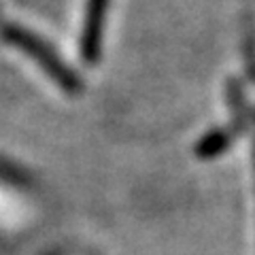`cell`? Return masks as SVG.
Returning <instances> with one entry per match:
<instances>
[{
    "label": "cell",
    "mask_w": 255,
    "mask_h": 255,
    "mask_svg": "<svg viewBox=\"0 0 255 255\" xmlns=\"http://www.w3.org/2000/svg\"><path fill=\"white\" fill-rule=\"evenodd\" d=\"M0 36H2L9 45L23 51L28 58L34 60L64 92H68V94L81 92V79H79V75L43 41L41 36H36L34 32L21 28L17 23H4V26L0 28Z\"/></svg>",
    "instance_id": "1"
},
{
    "label": "cell",
    "mask_w": 255,
    "mask_h": 255,
    "mask_svg": "<svg viewBox=\"0 0 255 255\" xmlns=\"http://www.w3.org/2000/svg\"><path fill=\"white\" fill-rule=\"evenodd\" d=\"M111 0H87L85 17L79 38V51L87 64H96L102 53V41H105V26Z\"/></svg>",
    "instance_id": "2"
},
{
    "label": "cell",
    "mask_w": 255,
    "mask_h": 255,
    "mask_svg": "<svg viewBox=\"0 0 255 255\" xmlns=\"http://www.w3.org/2000/svg\"><path fill=\"white\" fill-rule=\"evenodd\" d=\"M230 142H232V134L228 130H211L209 134H204V136L198 140L196 155L200 159H213V157L221 155L223 151L230 147Z\"/></svg>",
    "instance_id": "3"
}]
</instances>
